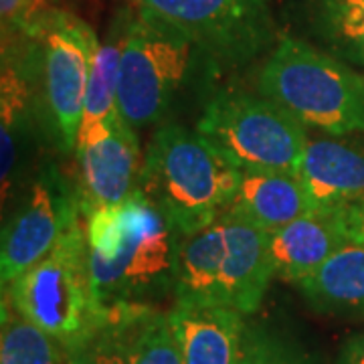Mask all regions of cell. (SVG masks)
<instances>
[{"label": "cell", "mask_w": 364, "mask_h": 364, "mask_svg": "<svg viewBox=\"0 0 364 364\" xmlns=\"http://www.w3.org/2000/svg\"><path fill=\"white\" fill-rule=\"evenodd\" d=\"M336 364H364V332L354 334L342 344Z\"/></svg>", "instance_id": "26"}, {"label": "cell", "mask_w": 364, "mask_h": 364, "mask_svg": "<svg viewBox=\"0 0 364 364\" xmlns=\"http://www.w3.org/2000/svg\"><path fill=\"white\" fill-rule=\"evenodd\" d=\"M170 324L182 364H239L245 342V314L225 306L174 304Z\"/></svg>", "instance_id": "14"}, {"label": "cell", "mask_w": 364, "mask_h": 364, "mask_svg": "<svg viewBox=\"0 0 364 364\" xmlns=\"http://www.w3.org/2000/svg\"><path fill=\"white\" fill-rule=\"evenodd\" d=\"M299 178L314 208L340 210L364 198V134L310 138Z\"/></svg>", "instance_id": "13"}, {"label": "cell", "mask_w": 364, "mask_h": 364, "mask_svg": "<svg viewBox=\"0 0 364 364\" xmlns=\"http://www.w3.org/2000/svg\"><path fill=\"white\" fill-rule=\"evenodd\" d=\"M2 294L25 318L63 342L65 348L91 336L105 312L91 289L85 217L39 263L2 287Z\"/></svg>", "instance_id": "5"}, {"label": "cell", "mask_w": 364, "mask_h": 364, "mask_svg": "<svg viewBox=\"0 0 364 364\" xmlns=\"http://www.w3.org/2000/svg\"><path fill=\"white\" fill-rule=\"evenodd\" d=\"M322 23L334 47L364 65V0H322Z\"/></svg>", "instance_id": "21"}, {"label": "cell", "mask_w": 364, "mask_h": 364, "mask_svg": "<svg viewBox=\"0 0 364 364\" xmlns=\"http://www.w3.org/2000/svg\"><path fill=\"white\" fill-rule=\"evenodd\" d=\"M140 9L184 31L203 55L243 63L272 39L269 0H136Z\"/></svg>", "instance_id": "10"}, {"label": "cell", "mask_w": 364, "mask_h": 364, "mask_svg": "<svg viewBox=\"0 0 364 364\" xmlns=\"http://www.w3.org/2000/svg\"><path fill=\"white\" fill-rule=\"evenodd\" d=\"M348 241L342 208H312L296 221L269 233L273 273L279 279L299 284L318 272Z\"/></svg>", "instance_id": "15"}, {"label": "cell", "mask_w": 364, "mask_h": 364, "mask_svg": "<svg viewBox=\"0 0 364 364\" xmlns=\"http://www.w3.org/2000/svg\"><path fill=\"white\" fill-rule=\"evenodd\" d=\"M65 364H112L104 352L100 350L90 336L81 340L73 346H67V363Z\"/></svg>", "instance_id": "24"}, {"label": "cell", "mask_w": 364, "mask_h": 364, "mask_svg": "<svg viewBox=\"0 0 364 364\" xmlns=\"http://www.w3.org/2000/svg\"><path fill=\"white\" fill-rule=\"evenodd\" d=\"M2 91H0V134H2V200L13 198L21 178L25 144L31 132L33 87L25 61L18 63L13 53L2 51Z\"/></svg>", "instance_id": "18"}, {"label": "cell", "mask_w": 364, "mask_h": 364, "mask_svg": "<svg viewBox=\"0 0 364 364\" xmlns=\"http://www.w3.org/2000/svg\"><path fill=\"white\" fill-rule=\"evenodd\" d=\"M296 286L316 312L364 320V243H344L318 272Z\"/></svg>", "instance_id": "17"}, {"label": "cell", "mask_w": 364, "mask_h": 364, "mask_svg": "<svg viewBox=\"0 0 364 364\" xmlns=\"http://www.w3.org/2000/svg\"><path fill=\"white\" fill-rule=\"evenodd\" d=\"M90 340L112 364H182L168 312L152 306L105 310Z\"/></svg>", "instance_id": "12"}, {"label": "cell", "mask_w": 364, "mask_h": 364, "mask_svg": "<svg viewBox=\"0 0 364 364\" xmlns=\"http://www.w3.org/2000/svg\"><path fill=\"white\" fill-rule=\"evenodd\" d=\"M241 172L196 130L162 126L144 152L140 193L181 235L207 227L231 207Z\"/></svg>", "instance_id": "3"}, {"label": "cell", "mask_w": 364, "mask_h": 364, "mask_svg": "<svg viewBox=\"0 0 364 364\" xmlns=\"http://www.w3.org/2000/svg\"><path fill=\"white\" fill-rule=\"evenodd\" d=\"M79 162L81 210L116 207L140 193L142 160L138 134L119 112L79 132L73 152Z\"/></svg>", "instance_id": "11"}, {"label": "cell", "mask_w": 364, "mask_h": 364, "mask_svg": "<svg viewBox=\"0 0 364 364\" xmlns=\"http://www.w3.org/2000/svg\"><path fill=\"white\" fill-rule=\"evenodd\" d=\"M130 21L132 18L128 16V13L119 14L109 28L105 41H102L97 47L93 69H91L90 85H87V95H85L81 130L90 128L95 122L109 117L117 112L119 61H122V51H124Z\"/></svg>", "instance_id": "19"}, {"label": "cell", "mask_w": 364, "mask_h": 364, "mask_svg": "<svg viewBox=\"0 0 364 364\" xmlns=\"http://www.w3.org/2000/svg\"><path fill=\"white\" fill-rule=\"evenodd\" d=\"M312 208L299 172L251 170L241 172L237 195L227 210H233L263 231L273 233Z\"/></svg>", "instance_id": "16"}, {"label": "cell", "mask_w": 364, "mask_h": 364, "mask_svg": "<svg viewBox=\"0 0 364 364\" xmlns=\"http://www.w3.org/2000/svg\"><path fill=\"white\" fill-rule=\"evenodd\" d=\"M196 51L184 31L156 14L140 9L132 18L119 61L117 112L134 130L168 116L193 73Z\"/></svg>", "instance_id": "6"}, {"label": "cell", "mask_w": 364, "mask_h": 364, "mask_svg": "<svg viewBox=\"0 0 364 364\" xmlns=\"http://www.w3.org/2000/svg\"><path fill=\"white\" fill-rule=\"evenodd\" d=\"M196 132L239 172H299L310 142L308 128L298 117L261 93L259 97L245 93L213 97L196 124Z\"/></svg>", "instance_id": "7"}, {"label": "cell", "mask_w": 364, "mask_h": 364, "mask_svg": "<svg viewBox=\"0 0 364 364\" xmlns=\"http://www.w3.org/2000/svg\"><path fill=\"white\" fill-rule=\"evenodd\" d=\"M81 217L77 186L59 166L45 164L4 223L0 241L2 287L39 263Z\"/></svg>", "instance_id": "9"}, {"label": "cell", "mask_w": 364, "mask_h": 364, "mask_svg": "<svg viewBox=\"0 0 364 364\" xmlns=\"http://www.w3.org/2000/svg\"><path fill=\"white\" fill-rule=\"evenodd\" d=\"M239 364H318V360L294 340L267 328L247 324Z\"/></svg>", "instance_id": "22"}, {"label": "cell", "mask_w": 364, "mask_h": 364, "mask_svg": "<svg viewBox=\"0 0 364 364\" xmlns=\"http://www.w3.org/2000/svg\"><path fill=\"white\" fill-rule=\"evenodd\" d=\"M342 219H344L348 239L364 243V198L342 208Z\"/></svg>", "instance_id": "25"}, {"label": "cell", "mask_w": 364, "mask_h": 364, "mask_svg": "<svg viewBox=\"0 0 364 364\" xmlns=\"http://www.w3.org/2000/svg\"><path fill=\"white\" fill-rule=\"evenodd\" d=\"M257 87L306 128L328 136L364 134V75L306 41H279L261 67Z\"/></svg>", "instance_id": "4"}, {"label": "cell", "mask_w": 364, "mask_h": 364, "mask_svg": "<svg viewBox=\"0 0 364 364\" xmlns=\"http://www.w3.org/2000/svg\"><path fill=\"white\" fill-rule=\"evenodd\" d=\"M63 342L31 322L2 294L0 364H65Z\"/></svg>", "instance_id": "20"}, {"label": "cell", "mask_w": 364, "mask_h": 364, "mask_svg": "<svg viewBox=\"0 0 364 364\" xmlns=\"http://www.w3.org/2000/svg\"><path fill=\"white\" fill-rule=\"evenodd\" d=\"M49 11L51 9L45 6V0H0L2 37L21 35L33 39Z\"/></svg>", "instance_id": "23"}, {"label": "cell", "mask_w": 364, "mask_h": 364, "mask_svg": "<svg viewBox=\"0 0 364 364\" xmlns=\"http://www.w3.org/2000/svg\"><path fill=\"white\" fill-rule=\"evenodd\" d=\"M93 298L102 310L172 296L182 235L142 193L85 217Z\"/></svg>", "instance_id": "1"}, {"label": "cell", "mask_w": 364, "mask_h": 364, "mask_svg": "<svg viewBox=\"0 0 364 364\" xmlns=\"http://www.w3.org/2000/svg\"><path fill=\"white\" fill-rule=\"evenodd\" d=\"M33 39L39 55L41 100L49 128L63 150L75 152L91 69L102 41L87 23L55 9L47 13Z\"/></svg>", "instance_id": "8"}, {"label": "cell", "mask_w": 364, "mask_h": 364, "mask_svg": "<svg viewBox=\"0 0 364 364\" xmlns=\"http://www.w3.org/2000/svg\"><path fill=\"white\" fill-rule=\"evenodd\" d=\"M273 273L269 233L233 210L182 235L174 304L225 306L253 314Z\"/></svg>", "instance_id": "2"}]
</instances>
